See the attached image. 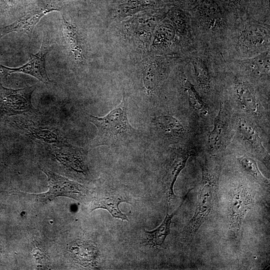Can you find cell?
I'll return each mask as SVG.
<instances>
[{"mask_svg":"<svg viewBox=\"0 0 270 270\" xmlns=\"http://www.w3.org/2000/svg\"><path fill=\"white\" fill-rule=\"evenodd\" d=\"M270 21L241 18L234 20L219 48L225 60L256 56L270 49Z\"/></svg>","mask_w":270,"mask_h":270,"instance_id":"1","label":"cell"},{"mask_svg":"<svg viewBox=\"0 0 270 270\" xmlns=\"http://www.w3.org/2000/svg\"><path fill=\"white\" fill-rule=\"evenodd\" d=\"M220 174V164L216 159L205 156L202 162V178L195 210L182 231L186 244L192 242L218 205Z\"/></svg>","mask_w":270,"mask_h":270,"instance_id":"2","label":"cell"},{"mask_svg":"<svg viewBox=\"0 0 270 270\" xmlns=\"http://www.w3.org/2000/svg\"><path fill=\"white\" fill-rule=\"evenodd\" d=\"M196 46L219 50L232 24L214 0H201L190 16Z\"/></svg>","mask_w":270,"mask_h":270,"instance_id":"3","label":"cell"},{"mask_svg":"<svg viewBox=\"0 0 270 270\" xmlns=\"http://www.w3.org/2000/svg\"><path fill=\"white\" fill-rule=\"evenodd\" d=\"M128 98L124 94L120 103L106 116H89L90 122L98 130L96 136L90 142V148L102 146H122L135 137L137 130L128 122Z\"/></svg>","mask_w":270,"mask_h":270,"instance_id":"4","label":"cell"},{"mask_svg":"<svg viewBox=\"0 0 270 270\" xmlns=\"http://www.w3.org/2000/svg\"><path fill=\"white\" fill-rule=\"evenodd\" d=\"M256 196L255 190L244 180L232 185L228 192V235L232 242H240L243 222L255 204Z\"/></svg>","mask_w":270,"mask_h":270,"instance_id":"5","label":"cell"},{"mask_svg":"<svg viewBox=\"0 0 270 270\" xmlns=\"http://www.w3.org/2000/svg\"><path fill=\"white\" fill-rule=\"evenodd\" d=\"M50 48V42L44 33L41 46L36 54H31L28 62L18 68H8L0 64V78H6L12 73H22L32 76L42 82H50L45 68V60Z\"/></svg>","mask_w":270,"mask_h":270,"instance_id":"6","label":"cell"},{"mask_svg":"<svg viewBox=\"0 0 270 270\" xmlns=\"http://www.w3.org/2000/svg\"><path fill=\"white\" fill-rule=\"evenodd\" d=\"M42 172L48 178V190L38 196L42 202H50L59 196L80 200L88 194V190L84 186L47 170Z\"/></svg>","mask_w":270,"mask_h":270,"instance_id":"7","label":"cell"},{"mask_svg":"<svg viewBox=\"0 0 270 270\" xmlns=\"http://www.w3.org/2000/svg\"><path fill=\"white\" fill-rule=\"evenodd\" d=\"M34 90V86L8 88L0 84V113L12 116L34 111L31 96Z\"/></svg>","mask_w":270,"mask_h":270,"instance_id":"8","label":"cell"},{"mask_svg":"<svg viewBox=\"0 0 270 270\" xmlns=\"http://www.w3.org/2000/svg\"><path fill=\"white\" fill-rule=\"evenodd\" d=\"M232 137L230 116L224 102H222L214 121V127L208 136V149L211 153L223 151Z\"/></svg>","mask_w":270,"mask_h":270,"instance_id":"9","label":"cell"},{"mask_svg":"<svg viewBox=\"0 0 270 270\" xmlns=\"http://www.w3.org/2000/svg\"><path fill=\"white\" fill-rule=\"evenodd\" d=\"M225 61L229 67L246 78L269 80L270 49L252 58Z\"/></svg>","mask_w":270,"mask_h":270,"instance_id":"10","label":"cell"},{"mask_svg":"<svg viewBox=\"0 0 270 270\" xmlns=\"http://www.w3.org/2000/svg\"><path fill=\"white\" fill-rule=\"evenodd\" d=\"M194 154V151L188 148L172 150L165 166L163 181L167 196V203L176 197L174 188L175 182L188 160Z\"/></svg>","mask_w":270,"mask_h":270,"instance_id":"11","label":"cell"},{"mask_svg":"<svg viewBox=\"0 0 270 270\" xmlns=\"http://www.w3.org/2000/svg\"><path fill=\"white\" fill-rule=\"evenodd\" d=\"M232 88L234 97L240 106L253 117H260V104L256 92L248 78L238 74L234 78Z\"/></svg>","mask_w":270,"mask_h":270,"instance_id":"12","label":"cell"},{"mask_svg":"<svg viewBox=\"0 0 270 270\" xmlns=\"http://www.w3.org/2000/svg\"><path fill=\"white\" fill-rule=\"evenodd\" d=\"M237 130L247 150L267 166L269 163V154L263 146L255 124L248 119L240 118L238 122Z\"/></svg>","mask_w":270,"mask_h":270,"instance_id":"13","label":"cell"},{"mask_svg":"<svg viewBox=\"0 0 270 270\" xmlns=\"http://www.w3.org/2000/svg\"><path fill=\"white\" fill-rule=\"evenodd\" d=\"M57 10L58 9L54 8L48 7L29 12L12 24L0 28V38L14 32L26 34L30 37L35 26L40 19L47 14Z\"/></svg>","mask_w":270,"mask_h":270,"instance_id":"14","label":"cell"},{"mask_svg":"<svg viewBox=\"0 0 270 270\" xmlns=\"http://www.w3.org/2000/svg\"><path fill=\"white\" fill-rule=\"evenodd\" d=\"M128 202L122 195L115 192H106L93 198L91 202L90 211L102 208L107 210L114 218L122 220H128L127 216L122 213L119 208L122 202Z\"/></svg>","mask_w":270,"mask_h":270,"instance_id":"15","label":"cell"},{"mask_svg":"<svg viewBox=\"0 0 270 270\" xmlns=\"http://www.w3.org/2000/svg\"><path fill=\"white\" fill-rule=\"evenodd\" d=\"M193 188H190L188 190V192L184 196L180 205L172 214H170L168 213L170 204L167 203L166 216L164 220L158 227L150 231L144 230L147 243L151 246L158 248L162 246L164 244L166 237L170 234V224L172 218L184 204L190 192Z\"/></svg>","mask_w":270,"mask_h":270,"instance_id":"16","label":"cell"},{"mask_svg":"<svg viewBox=\"0 0 270 270\" xmlns=\"http://www.w3.org/2000/svg\"><path fill=\"white\" fill-rule=\"evenodd\" d=\"M62 35L66 46L74 60L82 63L84 58V49L80 36L76 28L64 17Z\"/></svg>","mask_w":270,"mask_h":270,"instance_id":"17","label":"cell"},{"mask_svg":"<svg viewBox=\"0 0 270 270\" xmlns=\"http://www.w3.org/2000/svg\"><path fill=\"white\" fill-rule=\"evenodd\" d=\"M152 122L164 135L170 138H180L186 132L182 123L172 116L161 115L155 116L152 118Z\"/></svg>","mask_w":270,"mask_h":270,"instance_id":"18","label":"cell"},{"mask_svg":"<svg viewBox=\"0 0 270 270\" xmlns=\"http://www.w3.org/2000/svg\"><path fill=\"white\" fill-rule=\"evenodd\" d=\"M182 85L190 105L198 113L206 116L208 114V107L196 90L195 86L186 77L182 80Z\"/></svg>","mask_w":270,"mask_h":270,"instance_id":"19","label":"cell"},{"mask_svg":"<svg viewBox=\"0 0 270 270\" xmlns=\"http://www.w3.org/2000/svg\"><path fill=\"white\" fill-rule=\"evenodd\" d=\"M242 170L252 180L258 184L269 186V180L262 174L256 161L248 156H242L238 158Z\"/></svg>","mask_w":270,"mask_h":270,"instance_id":"20","label":"cell"},{"mask_svg":"<svg viewBox=\"0 0 270 270\" xmlns=\"http://www.w3.org/2000/svg\"><path fill=\"white\" fill-rule=\"evenodd\" d=\"M242 0H223L226 4L230 8L236 6Z\"/></svg>","mask_w":270,"mask_h":270,"instance_id":"21","label":"cell"}]
</instances>
